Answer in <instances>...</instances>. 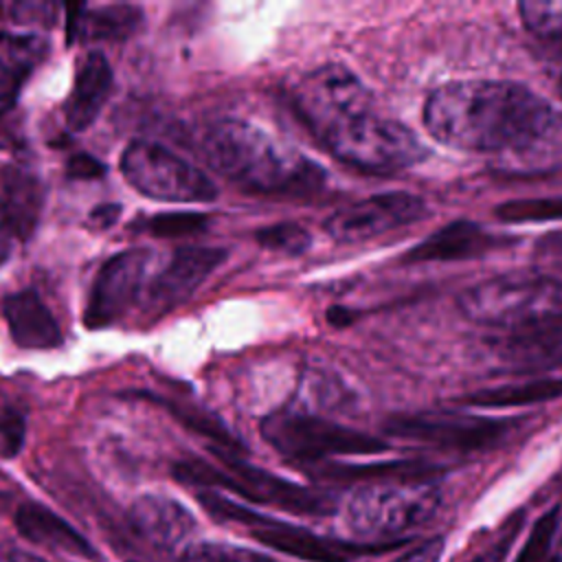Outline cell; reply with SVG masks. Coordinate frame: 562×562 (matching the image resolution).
<instances>
[{"label": "cell", "mask_w": 562, "mask_h": 562, "mask_svg": "<svg viewBox=\"0 0 562 562\" xmlns=\"http://www.w3.org/2000/svg\"><path fill=\"white\" fill-rule=\"evenodd\" d=\"M426 132L446 147L551 158L562 154V112L522 83L457 79L424 103Z\"/></svg>", "instance_id": "1"}, {"label": "cell", "mask_w": 562, "mask_h": 562, "mask_svg": "<svg viewBox=\"0 0 562 562\" xmlns=\"http://www.w3.org/2000/svg\"><path fill=\"white\" fill-rule=\"evenodd\" d=\"M292 105L321 145L367 173H397L428 149L397 119L378 112L369 88L345 66L325 64L292 88Z\"/></svg>", "instance_id": "2"}, {"label": "cell", "mask_w": 562, "mask_h": 562, "mask_svg": "<svg viewBox=\"0 0 562 562\" xmlns=\"http://www.w3.org/2000/svg\"><path fill=\"white\" fill-rule=\"evenodd\" d=\"M200 154L211 169L255 193L314 195L327 182L323 167L241 119L206 125L200 134Z\"/></svg>", "instance_id": "3"}, {"label": "cell", "mask_w": 562, "mask_h": 562, "mask_svg": "<svg viewBox=\"0 0 562 562\" xmlns=\"http://www.w3.org/2000/svg\"><path fill=\"white\" fill-rule=\"evenodd\" d=\"M461 312L485 327L509 334L540 327L562 316V279L509 274L487 279L459 296Z\"/></svg>", "instance_id": "4"}, {"label": "cell", "mask_w": 562, "mask_h": 562, "mask_svg": "<svg viewBox=\"0 0 562 562\" xmlns=\"http://www.w3.org/2000/svg\"><path fill=\"white\" fill-rule=\"evenodd\" d=\"M439 503V487L426 479L380 481L353 494L347 522L362 536H395L428 522Z\"/></svg>", "instance_id": "5"}, {"label": "cell", "mask_w": 562, "mask_h": 562, "mask_svg": "<svg viewBox=\"0 0 562 562\" xmlns=\"http://www.w3.org/2000/svg\"><path fill=\"white\" fill-rule=\"evenodd\" d=\"M261 435L283 457L307 463L342 454H378L389 448L382 439L356 428L294 411H277L263 417Z\"/></svg>", "instance_id": "6"}, {"label": "cell", "mask_w": 562, "mask_h": 562, "mask_svg": "<svg viewBox=\"0 0 562 562\" xmlns=\"http://www.w3.org/2000/svg\"><path fill=\"white\" fill-rule=\"evenodd\" d=\"M121 173L130 187L151 200L213 202L217 198V187L202 169L158 143L132 140L121 154Z\"/></svg>", "instance_id": "7"}, {"label": "cell", "mask_w": 562, "mask_h": 562, "mask_svg": "<svg viewBox=\"0 0 562 562\" xmlns=\"http://www.w3.org/2000/svg\"><path fill=\"white\" fill-rule=\"evenodd\" d=\"M426 215L428 206L422 198L408 191H389L369 195L331 213L323 226L338 244H362L415 224Z\"/></svg>", "instance_id": "8"}, {"label": "cell", "mask_w": 562, "mask_h": 562, "mask_svg": "<svg viewBox=\"0 0 562 562\" xmlns=\"http://www.w3.org/2000/svg\"><path fill=\"white\" fill-rule=\"evenodd\" d=\"M384 428L389 435L400 439L457 450L487 448L507 432V424L501 419L443 411L397 415L391 417Z\"/></svg>", "instance_id": "9"}, {"label": "cell", "mask_w": 562, "mask_h": 562, "mask_svg": "<svg viewBox=\"0 0 562 562\" xmlns=\"http://www.w3.org/2000/svg\"><path fill=\"white\" fill-rule=\"evenodd\" d=\"M209 450L226 465V472H231V476L237 483L235 494L246 501L274 505L283 512L299 514V516H327L336 512V503L329 494L303 487L263 468L250 465L239 454L220 450L215 446H211Z\"/></svg>", "instance_id": "10"}, {"label": "cell", "mask_w": 562, "mask_h": 562, "mask_svg": "<svg viewBox=\"0 0 562 562\" xmlns=\"http://www.w3.org/2000/svg\"><path fill=\"white\" fill-rule=\"evenodd\" d=\"M151 252L132 248L110 257L94 277L83 312L86 327L101 329L119 321L136 301Z\"/></svg>", "instance_id": "11"}, {"label": "cell", "mask_w": 562, "mask_h": 562, "mask_svg": "<svg viewBox=\"0 0 562 562\" xmlns=\"http://www.w3.org/2000/svg\"><path fill=\"white\" fill-rule=\"evenodd\" d=\"M250 536L279 553L299 558L303 562H349L356 555L364 553H378L384 549H393L400 544L397 542H386V544H358V542H347V540H336L327 536H318L305 527L281 522V520H270L263 516L252 529Z\"/></svg>", "instance_id": "12"}, {"label": "cell", "mask_w": 562, "mask_h": 562, "mask_svg": "<svg viewBox=\"0 0 562 562\" xmlns=\"http://www.w3.org/2000/svg\"><path fill=\"white\" fill-rule=\"evenodd\" d=\"M224 248L209 246H187L178 248L169 263L154 277L149 285V301L160 312L171 310L173 305L187 301L226 259Z\"/></svg>", "instance_id": "13"}, {"label": "cell", "mask_w": 562, "mask_h": 562, "mask_svg": "<svg viewBox=\"0 0 562 562\" xmlns=\"http://www.w3.org/2000/svg\"><path fill=\"white\" fill-rule=\"evenodd\" d=\"M501 244H507L505 237L492 235L476 222L457 220L435 231L419 244H415L402 259L406 263H432V261H461L481 257Z\"/></svg>", "instance_id": "14"}, {"label": "cell", "mask_w": 562, "mask_h": 562, "mask_svg": "<svg viewBox=\"0 0 562 562\" xmlns=\"http://www.w3.org/2000/svg\"><path fill=\"white\" fill-rule=\"evenodd\" d=\"M112 79L114 75L110 61L97 50H90L77 64L72 90L64 108L66 125L72 132H83L94 123L112 92Z\"/></svg>", "instance_id": "15"}, {"label": "cell", "mask_w": 562, "mask_h": 562, "mask_svg": "<svg viewBox=\"0 0 562 562\" xmlns=\"http://www.w3.org/2000/svg\"><path fill=\"white\" fill-rule=\"evenodd\" d=\"M127 520L140 538L158 547H173L195 529L193 514L176 498L162 494L136 498L127 512Z\"/></svg>", "instance_id": "16"}, {"label": "cell", "mask_w": 562, "mask_h": 562, "mask_svg": "<svg viewBox=\"0 0 562 562\" xmlns=\"http://www.w3.org/2000/svg\"><path fill=\"white\" fill-rule=\"evenodd\" d=\"M15 529L33 544L94 560V547L68 520L40 503H22L15 512Z\"/></svg>", "instance_id": "17"}, {"label": "cell", "mask_w": 562, "mask_h": 562, "mask_svg": "<svg viewBox=\"0 0 562 562\" xmlns=\"http://www.w3.org/2000/svg\"><path fill=\"white\" fill-rule=\"evenodd\" d=\"M4 318L11 338L24 349H53L61 345L59 325L35 290H20L7 296Z\"/></svg>", "instance_id": "18"}, {"label": "cell", "mask_w": 562, "mask_h": 562, "mask_svg": "<svg viewBox=\"0 0 562 562\" xmlns=\"http://www.w3.org/2000/svg\"><path fill=\"white\" fill-rule=\"evenodd\" d=\"M145 13L134 4H105L97 9L70 7L68 35L81 42H121L143 26Z\"/></svg>", "instance_id": "19"}, {"label": "cell", "mask_w": 562, "mask_h": 562, "mask_svg": "<svg viewBox=\"0 0 562 562\" xmlns=\"http://www.w3.org/2000/svg\"><path fill=\"white\" fill-rule=\"evenodd\" d=\"M48 44L35 33H0V103H13L44 61Z\"/></svg>", "instance_id": "20"}, {"label": "cell", "mask_w": 562, "mask_h": 562, "mask_svg": "<svg viewBox=\"0 0 562 562\" xmlns=\"http://www.w3.org/2000/svg\"><path fill=\"white\" fill-rule=\"evenodd\" d=\"M496 353L512 367H560L562 364V316L540 327L505 336Z\"/></svg>", "instance_id": "21"}, {"label": "cell", "mask_w": 562, "mask_h": 562, "mask_svg": "<svg viewBox=\"0 0 562 562\" xmlns=\"http://www.w3.org/2000/svg\"><path fill=\"white\" fill-rule=\"evenodd\" d=\"M0 202L20 241L29 239L40 222L44 191L37 176L24 167H7L2 171Z\"/></svg>", "instance_id": "22"}, {"label": "cell", "mask_w": 562, "mask_h": 562, "mask_svg": "<svg viewBox=\"0 0 562 562\" xmlns=\"http://www.w3.org/2000/svg\"><path fill=\"white\" fill-rule=\"evenodd\" d=\"M558 397H562V375L536 378L522 384H505L496 389H481L465 395L463 402L472 406H485V408H505V406L551 402Z\"/></svg>", "instance_id": "23"}, {"label": "cell", "mask_w": 562, "mask_h": 562, "mask_svg": "<svg viewBox=\"0 0 562 562\" xmlns=\"http://www.w3.org/2000/svg\"><path fill=\"white\" fill-rule=\"evenodd\" d=\"M435 470L419 461H386V463H369V465H342L329 463L316 470V476L329 481H411V479H426Z\"/></svg>", "instance_id": "24"}, {"label": "cell", "mask_w": 562, "mask_h": 562, "mask_svg": "<svg viewBox=\"0 0 562 562\" xmlns=\"http://www.w3.org/2000/svg\"><path fill=\"white\" fill-rule=\"evenodd\" d=\"M147 400H154L158 402L160 406H165L171 417H176L182 426H187L189 430L215 441V448L220 450H226V452H244V446L241 441L224 426V422L220 417H215L213 413L209 411H202V408H193L189 404H182V402H173V400H167V397H158V395H151V393H145Z\"/></svg>", "instance_id": "25"}, {"label": "cell", "mask_w": 562, "mask_h": 562, "mask_svg": "<svg viewBox=\"0 0 562 562\" xmlns=\"http://www.w3.org/2000/svg\"><path fill=\"white\" fill-rule=\"evenodd\" d=\"M496 217L501 222H507V224L562 220V195L507 200V202L496 206Z\"/></svg>", "instance_id": "26"}, {"label": "cell", "mask_w": 562, "mask_h": 562, "mask_svg": "<svg viewBox=\"0 0 562 562\" xmlns=\"http://www.w3.org/2000/svg\"><path fill=\"white\" fill-rule=\"evenodd\" d=\"M520 20L529 33L542 40H562V2L527 0L518 4Z\"/></svg>", "instance_id": "27"}, {"label": "cell", "mask_w": 562, "mask_h": 562, "mask_svg": "<svg viewBox=\"0 0 562 562\" xmlns=\"http://www.w3.org/2000/svg\"><path fill=\"white\" fill-rule=\"evenodd\" d=\"M182 562H279L252 549L224 542H193L182 551Z\"/></svg>", "instance_id": "28"}, {"label": "cell", "mask_w": 562, "mask_h": 562, "mask_svg": "<svg viewBox=\"0 0 562 562\" xmlns=\"http://www.w3.org/2000/svg\"><path fill=\"white\" fill-rule=\"evenodd\" d=\"M209 217L195 211H176V213H158L147 220V233L160 239H178L206 231Z\"/></svg>", "instance_id": "29"}, {"label": "cell", "mask_w": 562, "mask_h": 562, "mask_svg": "<svg viewBox=\"0 0 562 562\" xmlns=\"http://www.w3.org/2000/svg\"><path fill=\"white\" fill-rule=\"evenodd\" d=\"M255 239L268 250H277V252L292 255V257L303 255L312 244L310 233L301 224H294V222H281V224L266 226L255 233Z\"/></svg>", "instance_id": "30"}, {"label": "cell", "mask_w": 562, "mask_h": 562, "mask_svg": "<svg viewBox=\"0 0 562 562\" xmlns=\"http://www.w3.org/2000/svg\"><path fill=\"white\" fill-rule=\"evenodd\" d=\"M558 516H560V512H558V507H553L536 520V525L529 531L527 542L522 544V549L514 562H547L549 560V551H551L558 525H560Z\"/></svg>", "instance_id": "31"}, {"label": "cell", "mask_w": 562, "mask_h": 562, "mask_svg": "<svg viewBox=\"0 0 562 562\" xmlns=\"http://www.w3.org/2000/svg\"><path fill=\"white\" fill-rule=\"evenodd\" d=\"M24 441V422L11 408H0V459H11Z\"/></svg>", "instance_id": "32"}, {"label": "cell", "mask_w": 562, "mask_h": 562, "mask_svg": "<svg viewBox=\"0 0 562 562\" xmlns=\"http://www.w3.org/2000/svg\"><path fill=\"white\" fill-rule=\"evenodd\" d=\"M11 11V20L20 24H53L57 4L50 2H13L7 7Z\"/></svg>", "instance_id": "33"}, {"label": "cell", "mask_w": 562, "mask_h": 562, "mask_svg": "<svg viewBox=\"0 0 562 562\" xmlns=\"http://www.w3.org/2000/svg\"><path fill=\"white\" fill-rule=\"evenodd\" d=\"M105 173V165L90 154H75L66 162V176L70 180H94Z\"/></svg>", "instance_id": "34"}, {"label": "cell", "mask_w": 562, "mask_h": 562, "mask_svg": "<svg viewBox=\"0 0 562 562\" xmlns=\"http://www.w3.org/2000/svg\"><path fill=\"white\" fill-rule=\"evenodd\" d=\"M441 553H443V538L435 536V538H428V540L415 544L413 549H408L393 562H439Z\"/></svg>", "instance_id": "35"}, {"label": "cell", "mask_w": 562, "mask_h": 562, "mask_svg": "<svg viewBox=\"0 0 562 562\" xmlns=\"http://www.w3.org/2000/svg\"><path fill=\"white\" fill-rule=\"evenodd\" d=\"M15 239H18L15 231H13V226H11V222H9L7 213H4L2 202H0V266L9 259Z\"/></svg>", "instance_id": "36"}, {"label": "cell", "mask_w": 562, "mask_h": 562, "mask_svg": "<svg viewBox=\"0 0 562 562\" xmlns=\"http://www.w3.org/2000/svg\"><path fill=\"white\" fill-rule=\"evenodd\" d=\"M119 213H121V206H119V204H101V206H94V209H92L90 220H92L97 226L105 228V226H110V224L116 222Z\"/></svg>", "instance_id": "37"}, {"label": "cell", "mask_w": 562, "mask_h": 562, "mask_svg": "<svg viewBox=\"0 0 562 562\" xmlns=\"http://www.w3.org/2000/svg\"><path fill=\"white\" fill-rule=\"evenodd\" d=\"M538 252L547 259L560 261L562 263V235H553L549 239H542L538 246Z\"/></svg>", "instance_id": "38"}, {"label": "cell", "mask_w": 562, "mask_h": 562, "mask_svg": "<svg viewBox=\"0 0 562 562\" xmlns=\"http://www.w3.org/2000/svg\"><path fill=\"white\" fill-rule=\"evenodd\" d=\"M349 312L347 310H340V307H331L329 312H327V318H329V323L331 325H347L349 323V316H347Z\"/></svg>", "instance_id": "39"}, {"label": "cell", "mask_w": 562, "mask_h": 562, "mask_svg": "<svg viewBox=\"0 0 562 562\" xmlns=\"http://www.w3.org/2000/svg\"><path fill=\"white\" fill-rule=\"evenodd\" d=\"M2 562H44V560L33 558V555H26V553H20V551H11L9 555L2 558Z\"/></svg>", "instance_id": "40"}, {"label": "cell", "mask_w": 562, "mask_h": 562, "mask_svg": "<svg viewBox=\"0 0 562 562\" xmlns=\"http://www.w3.org/2000/svg\"><path fill=\"white\" fill-rule=\"evenodd\" d=\"M472 562H487V555H481V558H476V560H472Z\"/></svg>", "instance_id": "41"}, {"label": "cell", "mask_w": 562, "mask_h": 562, "mask_svg": "<svg viewBox=\"0 0 562 562\" xmlns=\"http://www.w3.org/2000/svg\"><path fill=\"white\" fill-rule=\"evenodd\" d=\"M547 562H562V560H560V558H558V555H553V558H549V560H547Z\"/></svg>", "instance_id": "42"}, {"label": "cell", "mask_w": 562, "mask_h": 562, "mask_svg": "<svg viewBox=\"0 0 562 562\" xmlns=\"http://www.w3.org/2000/svg\"><path fill=\"white\" fill-rule=\"evenodd\" d=\"M560 94H562V79H560Z\"/></svg>", "instance_id": "43"}, {"label": "cell", "mask_w": 562, "mask_h": 562, "mask_svg": "<svg viewBox=\"0 0 562 562\" xmlns=\"http://www.w3.org/2000/svg\"><path fill=\"white\" fill-rule=\"evenodd\" d=\"M130 562H138V560H130Z\"/></svg>", "instance_id": "44"}]
</instances>
